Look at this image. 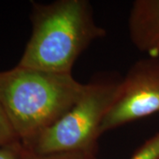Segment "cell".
Returning a JSON list of instances; mask_svg holds the SVG:
<instances>
[{"label": "cell", "instance_id": "cell-5", "mask_svg": "<svg viewBox=\"0 0 159 159\" xmlns=\"http://www.w3.org/2000/svg\"><path fill=\"white\" fill-rule=\"evenodd\" d=\"M131 41L150 57H159V0H136L128 18Z\"/></svg>", "mask_w": 159, "mask_h": 159}, {"label": "cell", "instance_id": "cell-1", "mask_svg": "<svg viewBox=\"0 0 159 159\" xmlns=\"http://www.w3.org/2000/svg\"><path fill=\"white\" fill-rule=\"evenodd\" d=\"M32 33L19 66L72 74L81 53L106 35L88 0L32 3Z\"/></svg>", "mask_w": 159, "mask_h": 159}, {"label": "cell", "instance_id": "cell-4", "mask_svg": "<svg viewBox=\"0 0 159 159\" xmlns=\"http://www.w3.org/2000/svg\"><path fill=\"white\" fill-rule=\"evenodd\" d=\"M159 112V57L140 59L121 79L101 133Z\"/></svg>", "mask_w": 159, "mask_h": 159}, {"label": "cell", "instance_id": "cell-8", "mask_svg": "<svg viewBox=\"0 0 159 159\" xmlns=\"http://www.w3.org/2000/svg\"><path fill=\"white\" fill-rule=\"evenodd\" d=\"M29 159H97V154L82 151L57 152V153L35 155L29 151Z\"/></svg>", "mask_w": 159, "mask_h": 159}, {"label": "cell", "instance_id": "cell-2", "mask_svg": "<svg viewBox=\"0 0 159 159\" xmlns=\"http://www.w3.org/2000/svg\"><path fill=\"white\" fill-rule=\"evenodd\" d=\"M85 84L72 74L20 66L0 72V102L18 139L30 140L74 105Z\"/></svg>", "mask_w": 159, "mask_h": 159}, {"label": "cell", "instance_id": "cell-6", "mask_svg": "<svg viewBox=\"0 0 159 159\" xmlns=\"http://www.w3.org/2000/svg\"><path fill=\"white\" fill-rule=\"evenodd\" d=\"M129 159H159V133L147 140Z\"/></svg>", "mask_w": 159, "mask_h": 159}, {"label": "cell", "instance_id": "cell-9", "mask_svg": "<svg viewBox=\"0 0 159 159\" xmlns=\"http://www.w3.org/2000/svg\"><path fill=\"white\" fill-rule=\"evenodd\" d=\"M20 141L0 102V146Z\"/></svg>", "mask_w": 159, "mask_h": 159}, {"label": "cell", "instance_id": "cell-3", "mask_svg": "<svg viewBox=\"0 0 159 159\" xmlns=\"http://www.w3.org/2000/svg\"><path fill=\"white\" fill-rule=\"evenodd\" d=\"M121 79L105 75L86 83L77 102L53 125L21 142L24 147L35 155L71 151L97 154L101 125L117 96Z\"/></svg>", "mask_w": 159, "mask_h": 159}, {"label": "cell", "instance_id": "cell-7", "mask_svg": "<svg viewBox=\"0 0 159 159\" xmlns=\"http://www.w3.org/2000/svg\"><path fill=\"white\" fill-rule=\"evenodd\" d=\"M29 151L20 141L0 146V159H29Z\"/></svg>", "mask_w": 159, "mask_h": 159}]
</instances>
